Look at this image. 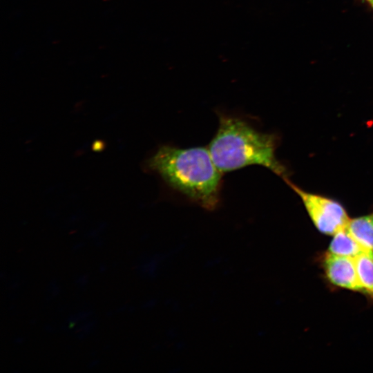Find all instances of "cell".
I'll return each mask as SVG.
<instances>
[{
    "instance_id": "cell-4",
    "label": "cell",
    "mask_w": 373,
    "mask_h": 373,
    "mask_svg": "<svg viewBox=\"0 0 373 373\" xmlns=\"http://www.w3.org/2000/svg\"><path fill=\"white\" fill-rule=\"evenodd\" d=\"M323 266L327 279L334 285L362 292L359 284L354 258L334 255L327 252Z\"/></svg>"
},
{
    "instance_id": "cell-3",
    "label": "cell",
    "mask_w": 373,
    "mask_h": 373,
    "mask_svg": "<svg viewBox=\"0 0 373 373\" xmlns=\"http://www.w3.org/2000/svg\"><path fill=\"white\" fill-rule=\"evenodd\" d=\"M285 181L299 196L312 222L321 233L333 236L346 228L350 218L340 202L321 194L306 191L289 179Z\"/></svg>"
},
{
    "instance_id": "cell-7",
    "label": "cell",
    "mask_w": 373,
    "mask_h": 373,
    "mask_svg": "<svg viewBox=\"0 0 373 373\" xmlns=\"http://www.w3.org/2000/svg\"><path fill=\"white\" fill-rule=\"evenodd\" d=\"M354 260L362 292L373 298V251H363Z\"/></svg>"
},
{
    "instance_id": "cell-8",
    "label": "cell",
    "mask_w": 373,
    "mask_h": 373,
    "mask_svg": "<svg viewBox=\"0 0 373 373\" xmlns=\"http://www.w3.org/2000/svg\"><path fill=\"white\" fill-rule=\"evenodd\" d=\"M370 3H371L372 6H373V0H372V1H370Z\"/></svg>"
},
{
    "instance_id": "cell-9",
    "label": "cell",
    "mask_w": 373,
    "mask_h": 373,
    "mask_svg": "<svg viewBox=\"0 0 373 373\" xmlns=\"http://www.w3.org/2000/svg\"><path fill=\"white\" fill-rule=\"evenodd\" d=\"M367 1H370H370H372V0H367Z\"/></svg>"
},
{
    "instance_id": "cell-2",
    "label": "cell",
    "mask_w": 373,
    "mask_h": 373,
    "mask_svg": "<svg viewBox=\"0 0 373 373\" xmlns=\"http://www.w3.org/2000/svg\"><path fill=\"white\" fill-rule=\"evenodd\" d=\"M219 125L208 146L211 157L222 172L251 165L264 166L284 180L287 168L276 157L278 136L258 130L239 116L218 113Z\"/></svg>"
},
{
    "instance_id": "cell-6",
    "label": "cell",
    "mask_w": 373,
    "mask_h": 373,
    "mask_svg": "<svg viewBox=\"0 0 373 373\" xmlns=\"http://www.w3.org/2000/svg\"><path fill=\"white\" fill-rule=\"evenodd\" d=\"M365 251L367 250L349 234L345 228L333 235L327 252L334 255L355 258Z\"/></svg>"
},
{
    "instance_id": "cell-1",
    "label": "cell",
    "mask_w": 373,
    "mask_h": 373,
    "mask_svg": "<svg viewBox=\"0 0 373 373\" xmlns=\"http://www.w3.org/2000/svg\"><path fill=\"white\" fill-rule=\"evenodd\" d=\"M144 165L169 186L204 209L211 211L219 204L223 173L208 148L161 145Z\"/></svg>"
},
{
    "instance_id": "cell-5",
    "label": "cell",
    "mask_w": 373,
    "mask_h": 373,
    "mask_svg": "<svg viewBox=\"0 0 373 373\" xmlns=\"http://www.w3.org/2000/svg\"><path fill=\"white\" fill-rule=\"evenodd\" d=\"M346 230L363 249L373 251V212L350 219Z\"/></svg>"
}]
</instances>
